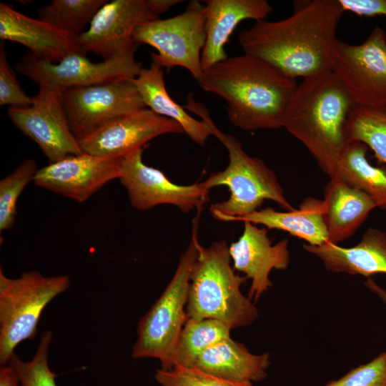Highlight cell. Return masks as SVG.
<instances>
[{
  "label": "cell",
  "mask_w": 386,
  "mask_h": 386,
  "mask_svg": "<svg viewBox=\"0 0 386 386\" xmlns=\"http://www.w3.org/2000/svg\"><path fill=\"white\" fill-rule=\"evenodd\" d=\"M344 12L339 0L294 1L291 16L256 21L239 34L238 41L244 53L303 79L332 71L337 29Z\"/></svg>",
  "instance_id": "cell-1"
},
{
  "label": "cell",
  "mask_w": 386,
  "mask_h": 386,
  "mask_svg": "<svg viewBox=\"0 0 386 386\" xmlns=\"http://www.w3.org/2000/svg\"><path fill=\"white\" fill-rule=\"evenodd\" d=\"M199 86L227 104L229 122L244 131L278 129L297 83L269 62L244 53L204 70Z\"/></svg>",
  "instance_id": "cell-2"
},
{
  "label": "cell",
  "mask_w": 386,
  "mask_h": 386,
  "mask_svg": "<svg viewBox=\"0 0 386 386\" xmlns=\"http://www.w3.org/2000/svg\"><path fill=\"white\" fill-rule=\"evenodd\" d=\"M354 100L332 71L303 79L284 112L282 128L309 151L329 177L349 142L347 123Z\"/></svg>",
  "instance_id": "cell-3"
},
{
  "label": "cell",
  "mask_w": 386,
  "mask_h": 386,
  "mask_svg": "<svg viewBox=\"0 0 386 386\" xmlns=\"http://www.w3.org/2000/svg\"><path fill=\"white\" fill-rule=\"evenodd\" d=\"M184 108L199 116L211 134L217 137L228 152L227 167L212 173L202 182L209 190L218 186H227L230 192L227 199L210 206L209 211L214 219L220 222H236L258 210L265 200L276 202L285 211L295 209L287 201L274 172L259 158L248 155L232 134L221 131L207 108L195 101L192 94L187 95Z\"/></svg>",
  "instance_id": "cell-4"
},
{
  "label": "cell",
  "mask_w": 386,
  "mask_h": 386,
  "mask_svg": "<svg viewBox=\"0 0 386 386\" xmlns=\"http://www.w3.org/2000/svg\"><path fill=\"white\" fill-rule=\"evenodd\" d=\"M225 240L199 244L192 267L186 312L187 318L218 320L231 330L250 325L258 311L241 292L247 278L234 273Z\"/></svg>",
  "instance_id": "cell-5"
},
{
  "label": "cell",
  "mask_w": 386,
  "mask_h": 386,
  "mask_svg": "<svg viewBox=\"0 0 386 386\" xmlns=\"http://www.w3.org/2000/svg\"><path fill=\"white\" fill-rule=\"evenodd\" d=\"M71 284L69 275L45 277L37 271L10 278L0 269V364L6 365L15 348L37 332L47 305Z\"/></svg>",
  "instance_id": "cell-6"
},
{
  "label": "cell",
  "mask_w": 386,
  "mask_h": 386,
  "mask_svg": "<svg viewBox=\"0 0 386 386\" xmlns=\"http://www.w3.org/2000/svg\"><path fill=\"white\" fill-rule=\"evenodd\" d=\"M197 222L194 224L190 243L182 254L173 277L138 322V337L132 352L134 359L156 358L163 367L187 320L186 308L190 277L199 244Z\"/></svg>",
  "instance_id": "cell-7"
},
{
  "label": "cell",
  "mask_w": 386,
  "mask_h": 386,
  "mask_svg": "<svg viewBox=\"0 0 386 386\" xmlns=\"http://www.w3.org/2000/svg\"><path fill=\"white\" fill-rule=\"evenodd\" d=\"M204 4L192 1L181 14L144 23L135 30L137 44H148L157 51L152 61L169 71L175 66L187 69L197 81L203 74L202 53L206 41Z\"/></svg>",
  "instance_id": "cell-8"
},
{
  "label": "cell",
  "mask_w": 386,
  "mask_h": 386,
  "mask_svg": "<svg viewBox=\"0 0 386 386\" xmlns=\"http://www.w3.org/2000/svg\"><path fill=\"white\" fill-rule=\"evenodd\" d=\"M137 48L97 63L88 59L86 54L79 53L69 54L59 62L52 63L41 60L28 51L21 56L15 69L39 86L63 92L70 88L136 77L143 68L134 56Z\"/></svg>",
  "instance_id": "cell-9"
},
{
  "label": "cell",
  "mask_w": 386,
  "mask_h": 386,
  "mask_svg": "<svg viewBox=\"0 0 386 386\" xmlns=\"http://www.w3.org/2000/svg\"><path fill=\"white\" fill-rule=\"evenodd\" d=\"M355 105L386 107V34L379 26L365 41L352 45L337 39L332 71Z\"/></svg>",
  "instance_id": "cell-10"
},
{
  "label": "cell",
  "mask_w": 386,
  "mask_h": 386,
  "mask_svg": "<svg viewBox=\"0 0 386 386\" xmlns=\"http://www.w3.org/2000/svg\"><path fill=\"white\" fill-rule=\"evenodd\" d=\"M32 100L28 107H9L8 117L12 124L39 147L49 163L82 154L69 125L62 91L39 86Z\"/></svg>",
  "instance_id": "cell-11"
},
{
  "label": "cell",
  "mask_w": 386,
  "mask_h": 386,
  "mask_svg": "<svg viewBox=\"0 0 386 386\" xmlns=\"http://www.w3.org/2000/svg\"><path fill=\"white\" fill-rule=\"evenodd\" d=\"M71 129L79 140L105 123L147 108L132 79L62 92Z\"/></svg>",
  "instance_id": "cell-12"
},
{
  "label": "cell",
  "mask_w": 386,
  "mask_h": 386,
  "mask_svg": "<svg viewBox=\"0 0 386 386\" xmlns=\"http://www.w3.org/2000/svg\"><path fill=\"white\" fill-rule=\"evenodd\" d=\"M144 148L123 157L119 178L134 209L145 211L160 204H172L188 213L200 209L208 201L209 190L202 182L177 184L159 169L145 164L142 159Z\"/></svg>",
  "instance_id": "cell-13"
},
{
  "label": "cell",
  "mask_w": 386,
  "mask_h": 386,
  "mask_svg": "<svg viewBox=\"0 0 386 386\" xmlns=\"http://www.w3.org/2000/svg\"><path fill=\"white\" fill-rule=\"evenodd\" d=\"M159 19L149 0L107 1L96 13L88 29L78 36L83 52H92L107 60L138 46L133 39L141 24Z\"/></svg>",
  "instance_id": "cell-14"
},
{
  "label": "cell",
  "mask_w": 386,
  "mask_h": 386,
  "mask_svg": "<svg viewBox=\"0 0 386 386\" xmlns=\"http://www.w3.org/2000/svg\"><path fill=\"white\" fill-rule=\"evenodd\" d=\"M122 159L84 152L69 155L39 169L33 182L48 191L83 202L119 178Z\"/></svg>",
  "instance_id": "cell-15"
},
{
  "label": "cell",
  "mask_w": 386,
  "mask_h": 386,
  "mask_svg": "<svg viewBox=\"0 0 386 386\" xmlns=\"http://www.w3.org/2000/svg\"><path fill=\"white\" fill-rule=\"evenodd\" d=\"M180 133L184 132L177 122L144 108L112 119L78 141L84 153L124 157L159 136Z\"/></svg>",
  "instance_id": "cell-16"
},
{
  "label": "cell",
  "mask_w": 386,
  "mask_h": 386,
  "mask_svg": "<svg viewBox=\"0 0 386 386\" xmlns=\"http://www.w3.org/2000/svg\"><path fill=\"white\" fill-rule=\"evenodd\" d=\"M229 252L234 270L252 279L247 297L254 301L272 287L270 272L286 269L290 263L288 239L272 244L267 228L249 222H244L243 232L229 246Z\"/></svg>",
  "instance_id": "cell-17"
},
{
  "label": "cell",
  "mask_w": 386,
  "mask_h": 386,
  "mask_svg": "<svg viewBox=\"0 0 386 386\" xmlns=\"http://www.w3.org/2000/svg\"><path fill=\"white\" fill-rule=\"evenodd\" d=\"M0 39L22 44L37 58L52 63L71 54H85L77 36L24 15L4 3L0 4Z\"/></svg>",
  "instance_id": "cell-18"
},
{
  "label": "cell",
  "mask_w": 386,
  "mask_h": 386,
  "mask_svg": "<svg viewBox=\"0 0 386 386\" xmlns=\"http://www.w3.org/2000/svg\"><path fill=\"white\" fill-rule=\"evenodd\" d=\"M206 41L202 53L203 71L227 58L224 46L244 20L266 19L273 9L266 0H207Z\"/></svg>",
  "instance_id": "cell-19"
},
{
  "label": "cell",
  "mask_w": 386,
  "mask_h": 386,
  "mask_svg": "<svg viewBox=\"0 0 386 386\" xmlns=\"http://www.w3.org/2000/svg\"><path fill=\"white\" fill-rule=\"evenodd\" d=\"M303 248L318 257L330 272L367 277L386 274V233L378 228H367L352 247L327 242L320 246L305 244Z\"/></svg>",
  "instance_id": "cell-20"
},
{
  "label": "cell",
  "mask_w": 386,
  "mask_h": 386,
  "mask_svg": "<svg viewBox=\"0 0 386 386\" xmlns=\"http://www.w3.org/2000/svg\"><path fill=\"white\" fill-rule=\"evenodd\" d=\"M323 195L329 242L335 244L352 237L377 207L365 192L337 177L330 178Z\"/></svg>",
  "instance_id": "cell-21"
},
{
  "label": "cell",
  "mask_w": 386,
  "mask_h": 386,
  "mask_svg": "<svg viewBox=\"0 0 386 386\" xmlns=\"http://www.w3.org/2000/svg\"><path fill=\"white\" fill-rule=\"evenodd\" d=\"M268 353L254 355L230 337L206 350L194 367L214 376L234 382H259L267 377Z\"/></svg>",
  "instance_id": "cell-22"
},
{
  "label": "cell",
  "mask_w": 386,
  "mask_h": 386,
  "mask_svg": "<svg viewBox=\"0 0 386 386\" xmlns=\"http://www.w3.org/2000/svg\"><path fill=\"white\" fill-rule=\"evenodd\" d=\"M236 221L282 230L306 241L310 245L320 246L330 242L324 219L323 201L315 197L305 198L297 209L281 212L266 207Z\"/></svg>",
  "instance_id": "cell-23"
},
{
  "label": "cell",
  "mask_w": 386,
  "mask_h": 386,
  "mask_svg": "<svg viewBox=\"0 0 386 386\" xmlns=\"http://www.w3.org/2000/svg\"><path fill=\"white\" fill-rule=\"evenodd\" d=\"M145 107L157 114L179 124L184 132L197 144L204 146L212 135L207 125L189 115L185 109L175 102L167 91L163 69L154 62L142 68L132 79Z\"/></svg>",
  "instance_id": "cell-24"
},
{
  "label": "cell",
  "mask_w": 386,
  "mask_h": 386,
  "mask_svg": "<svg viewBox=\"0 0 386 386\" xmlns=\"http://www.w3.org/2000/svg\"><path fill=\"white\" fill-rule=\"evenodd\" d=\"M369 148L349 141L331 177H337L368 194L377 207L386 209V169L373 166L367 157Z\"/></svg>",
  "instance_id": "cell-25"
},
{
  "label": "cell",
  "mask_w": 386,
  "mask_h": 386,
  "mask_svg": "<svg viewBox=\"0 0 386 386\" xmlns=\"http://www.w3.org/2000/svg\"><path fill=\"white\" fill-rule=\"evenodd\" d=\"M230 330L228 326L216 320L187 318L168 360L161 369L194 367L206 350L230 337Z\"/></svg>",
  "instance_id": "cell-26"
},
{
  "label": "cell",
  "mask_w": 386,
  "mask_h": 386,
  "mask_svg": "<svg viewBox=\"0 0 386 386\" xmlns=\"http://www.w3.org/2000/svg\"><path fill=\"white\" fill-rule=\"evenodd\" d=\"M349 141H358L370 149L379 162L386 164V107L355 105L347 127Z\"/></svg>",
  "instance_id": "cell-27"
},
{
  "label": "cell",
  "mask_w": 386,
  "mask_h": 386,
  "mask_svg": "<svg viewBox=\"0 0 386 386\" xmlns=\"http://www.w3.org/2000/svg\"><path fill=\"white\" fill-rule=\"evenodd\" d=\"M105 0H52L38 11L39 19L72 34L80 36L85 31Z\"/></svg>",
  "instance_id": "cell-28"
},
{
  "label": "cell",
  "mask_w": 386,
  "mask_h": 386,
  "mask_svg": "<svg viewBox=\"0 0 386 386\" xmlns=\"http://www.w3.org/2000/svg\"><path fill=\"white\" fill-rule=\"evenodd\" d=\"M53 334L49 330L44 332L33 358L24 362L14 352L6 365L14 371L19 386H57L56 375L49 365L48 353Z\"/></svg>",
  "instance_id": "cell-29"
},
{
  "label": "cell",
  "mask_w": 386,
  "mask_h": 386,
  "mask_svg": "<svg viewBox=\"0 0 386 386\" xmlns=\"http://www.w3.org/2000/svg\"><path fill=\"white\" fill-rule=\"evenodd\" d=\"M38 171L32 159L23 161L0 181V231L10 229L15 223L16 204L26 186L34 180Z\"/></svg>",
  "instance_id": "cell-30"
},
{
  "label": "cell",
  "mask_w": 386,
  "mask_h": 386,
  "mask_svg": "<svg viewBox=\"0 0 386 386\" xmlns=\"http://www.w3.org/2000/svg\"><path fill=\"white\" fill-rule=\"evenodd\" d=\"M154 378L161 386H253L251 382H234L208 374L195 367L157 369Z\"/></svg>",
  "instance_id": "cell-31"
},
{
  "label": "cell",
  "mask_w": 386,
  "mask_h": 386,
  "mask_svg": "<svg viewBox=\"0 0 386 386\" xmlns=\"http://www.w3.org/2000/svg\"><path fill=\"white\" fill-rule=\"evenodd\" d=\"M325 386H386V352Z\"/></svg>",
  "instance_id": "cell-32"
},
{
  "label": "cell",
  "mask_w": 386,
  "mask_h": 386,
  "mask_svg": "<svg viewBox=\"0 0 386 386\" xmlns=\"http://www.w3.org/2000/svg\"><path fill=\"white\" fill-rule=\"evenodd\" d=\"M19 85L16 74L8 62L4 42L0 45V105L14 108L28 107L32 104Z\"/></svg>",
  "instance_id": "cell-33"
},
{
  "label": "cell",
  "mask_w": 386,
  "mask_h": 386,
  "mask_svg": "<svg viewBox=\"0 0 386 386\" xmlns=\"http://www.w3.org/2000/svg\"><path fill=\"white\" fill-rule=\"evenodd\" d=\"M344 11L360 16H386V0H339Z\"/></svg>",
  "instance_id": "cell-34"
},
{
  "label": "cell",
  "mask_w": 386,
  "mask_h": 386,
  "mask_svg": "<svg viewBox=\"0 0 386 386\" xmlns=\"http://www.w3.org/2000/svg\"><path fill=\"white\" fill-rule=\"evenodd\" d=\"M0 386H19L16 375L8 365L0 367Z\"/></svg>",
  "instance_id": "cell-35"
},
{
  "label": "cell",
  "mask_w": 386,
  "mask_h": 386,
  "mask_svg": "<svg viewBox=\"0 0 386 386\" xmlns=\"http://www.w3.org/2000/svg\"><path fill=\"white\" fill-rule=\"evenodd\" d=\"M154 13L159 16L162 14L170 9L174 5L181 2L179 0H149Z\"/></svg>",
  "instance_id": "cell-36"
},
{
  "label": "cell",
  "mask_w": 386,
  "mask_h": 386,
  "mask_svg": "<svg viewBox=\"0 0 386 386\" xmlns=\"http://www.w3.org/2000/svg\"><path fill=\"white\" fill-rule=\"evenodd\" d=\"M365 286L375 293L386 305V290L380 286L374 279L368 278L365 282Z\"/></svg>",
  "instance_id": "cell-37"
}]
</instances>
